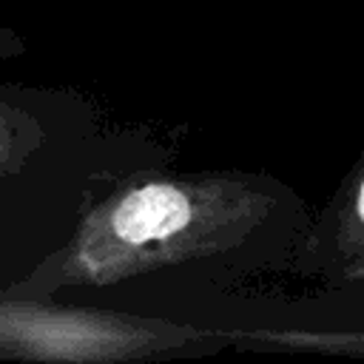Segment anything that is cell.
Segmentation results:
<instances>
[{"instance_id":"cell-5","label":"cell","mask_w":364,"mask_h":364,"mask_svg":"<svg viewBox=\"0 0 364 364\" xmlns=\"http://www.w3.org/2000/svg\"><path fill=\"white\" fill-rule=\"evenodd\" d=\"M247 338L253 341H270L279 347H293V350H358L364 353V330L353 333H313V330H256Z\"/></svg>"},{"instance_id":"cell-2","label":"cell","mask_w":364,"mask_h":364,"mask_svg":"<svg viewBox=\"0 0 364 364\" xmlns=\"http://www.w3.org/2000/svg\"><path fill=\"white\" fill-rule=\"evenodd\" d=\"M202 333L165 318L63 307L51 299L0 296V358L131 361L199 341Z\"/></svg>"},{"instance_id":"cell-7","label":"cell","mask_w":364,"mask_h":364,"mask_svg":"<svg viewBox=\"0 0 364 364\" xmlns=\"http://www.w3.org/2000/svg\"><path fill=\"white\" fill-rule=\"evenodd\" d=\"M338 279H355V282H364V259L361 262H353L350 267H344L341 273H338Z\"/></svg>"},{"instance_id":"cell-1","label":"cell","mask_w":364,"mask_h":364,"mask_svg":"<svg viewBox=\"0 0 364 364\" xmlns=\"http://www.w3.org/2000/svg\"><path fill=\"white\" fill-rule=\"evenodd\" d=\"M282 205V188L247 173L142 176L91 205L65 245L0 296L54 299L239 250Z\"/></svg>"},{"instance_id":"cell-3","label":"cell","mask_w":364,"mask_h":364,"mask_svg":"<svg viewBox=\"0 0 364 364\" xmlns=\"http://www.w3.org/2000/svg\"><path fill=\"white\" fill-rule=\"evenodd\" d=\"M57 97L0 82V199L28 182L37 162L57 145Z\"/></svg>"},{"instance_id":"cell-6","label":"cell","mask_w":364,"mask_h":364,"mask_svg":"<svg viewBox=\"0 0 364 364\" xmlns=\"http://www.w3.org/2000/svg\"><path fill=\"white\" fill-rule=\"evenodd\" d=\"M26 51V43L17 37V31H11L9 26L0 23V60H11L20 57Z\"/></svg>"},{"instance_id":"cell-4","label":"cell","mask_w":364,"mask_h":364,"mask_svg":"<svg viewBox=\"0 0 364 364\" xmlns=\"http://www.w3.org/2000/svg\"><path fill=\"white\" fill-rule=\"evenodd\" d=\"M364 259V154L321 213L304 245L301 267L307 273H341Z\"/></svg>"}]
</instances>
